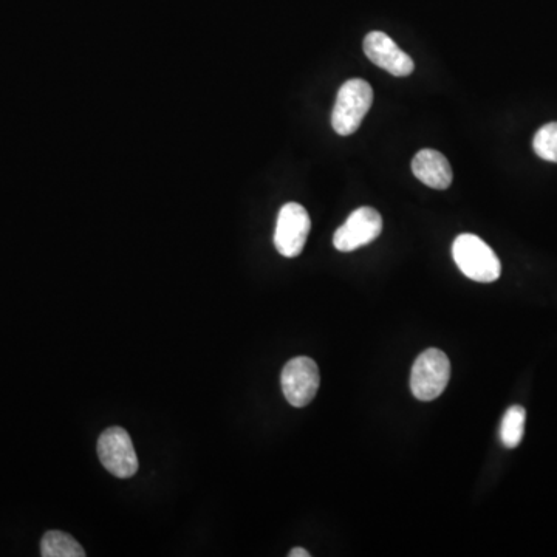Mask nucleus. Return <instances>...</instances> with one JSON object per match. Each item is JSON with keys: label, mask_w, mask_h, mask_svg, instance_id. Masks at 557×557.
<instances>
[{"label": "nucleus", "mask_w": 557, "mask_h": 557, "mask_svg": "<svg viewBox=\"0 0 557 557\" xmlns=\"http://www.w3.org/2000/svg\"><path fill=\"white\" fill-rule=\"evenodd\" d=\"M452 257L471 281L489 284L496 282L502 274V265L493 248L474 234H462L454 240Z\"/></svg>", "instance_id": "obj_1"}, {"label": "nucleus", "mask_w": 557, "mask_h": 557, "mask_svg": "<svg viewBox=\"0 0 557 557\" xmlns=\"http://www.w3.org/2000/svg\"><path fill=\"white\" fill-rule=\"evenodd\" d=\"M373 103V90L364 79H349L336 96L332 126L336 134L347 137L355 134Z\"/></svg>", "instance_id": "obj_2"}, {"label": "nucleus", "mask_w": 557, "mask_h": 557, "mask_svg": "<svg viewBox=\"0 0 557 557\" xmlns=\"http://www.w3.org/2000/svg\"><path fill=\"white\" fill-rule=\"evenodd\" d=\"M451 378V363L446 353L428 349L415 359L411 373V390L420 401H434L445 392Z\"/></svg>", "instance_id": "obj_3"}, {"label": "nucleus", "mask_w": 557, "mask_h": 557, "mask_svg": "<svg viewBox=\"0 0 557 557\" xmlns=\"http://www.w3.org/2000/svg\"><path fill=\"white\" fill-rule=\"evenodd\" d=\"M98 457L104 468L118 479H130L138 471V457L134 443L126 429H106L98 440Z\"/></svg>", "instance_id": "obj_4"}, {"label": "nucleus", "mask_w": 557, "mask_h": 557, "mask_svg": "<svg viewBox=\"0 0 557 557\" xmlns=\"http://www.w3.org/2000/svg\"><path fill=\"white\" fill-rule=\"evenodd\" d=\"M281 383L288 403L294 407H305L315 400L321 384V375L313 359L298 356L285 364Z\"/></svg>", "instance_id": "obj_5"}, {"label": "nucleus", "mask_w": 557, "mask_h": 557, "mask_svg": "<svg viewBox=\"0 0 557 557\" xmlns=\"http://www.w3.org/2000/svg\"><path fill=\"white\" fill-rule=\"evenodd\" d=\"M311 220L307 209L299 203H287L277 216L274 245L284 257H298L304 250Z\"/></svg>", "instance_id": "obj_6"}, {"label": "nucleus", "mask_w": 557, "mask_h": 557, "mask_svg": "<svg viewBox=\"0 0 557 557\" xmlns=\"http://www.w3.org/2000/svg\"><path fill=\"white\" fill-rule=\"evenodd\" d=\"M381 231L383 219L380 212L370 206H363L353 211L346 223L336 229L333 245L341 253H352L378 239Z\"/></svg>", "instance_id": "obj_7"}, {"label": "nucleus", "mask_w": 557, "mask_h": 557, "mask_svg": "<svg viewBox=\"0 0 557 557\" xmlns=\"http://www.w3.org/2000/svg\"><path fill=\"white\" fill-rule=\"evenodd\" d=\"M364 53L373 64L386 70L390 75L403 78L414 72L415 64L411 56L403 52L383 31H372L366 36Z\"/></svg>", "instance_id": "obj_8"}, {"label": "nucleus", "mask_w": 557, "mask_h": 557, "mask_svg": "<svg viewBox=\"0 0 557 557\" xmlns=\"http://www.w3.org/2000/svg\"><path fill=\"white\" fill-rule=\"evenodd\" d=\"M412 172L432 189H448L452 183V168L445 155L434 149H423L412 160Z\"/></svg>", "instance_id": "obj_9"}, {"label": "nucleus", "mask_w": 557, "mask_h": 557, "mask_svg": "<svg viewBox=\"0 0 557 557\" xmlns=\"http://www.w3.org/2000/svg\"><path fill=\"white\" fill-rule=\"evenodd\" d=\"M41 554L44 557H84L86 551L70 534L64 531H48L42 537Z\"/></svg>", "instance_id": "obj_10"}, {"label": "nucleus", "mask_w": 557, "mask_h": 557, "mask_svg": "<svg viewBox=\"0 0 557 557\" xmlns=\"http://www.w3.org/2000/svg\"><path fill=\"white\" fill-rule=\"evenodd\" d=\"M525 420H527V412L519 404L511 406L505 412L502 424H500V440L505 448L514 449L522 443L523 434H525Z\"/></svg>", "instance_id": "obj_11"}, {"label": "nucleus", "mask_w": 557, "mask_h": 557, "mask_svg": "<svg viewBox=\"0 0 557 557\" xmlns=\"http://www.w3.org/2000/svg\"><path fill=\"white\" fill-rule=\"evenodd\" d=\"M533 149L542 160L557 163V123L545 124L537 130Z\"/></svg>", "instance_id": "obj_12"}, {"label": "nucleus", "mask_w": 557, "mask_h": 557, "mask_svg": "<svg viewBox=\"0 0 557 557\" xmlns=\"http://www.w3.org/2000/svg\"><path fill=\"white\" fill-rule=\"evenodd\" d=\"M288 556H290V557H310L311 554L308 553L307 550H304V548H294V550L290 551V554H288Z\"/></svg>", "instance_id": "obj_13"}]
</instances>
